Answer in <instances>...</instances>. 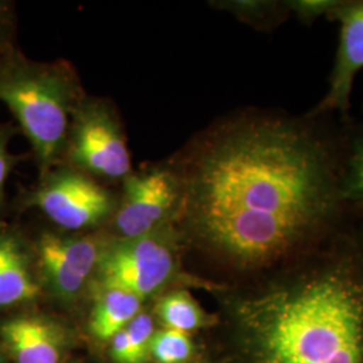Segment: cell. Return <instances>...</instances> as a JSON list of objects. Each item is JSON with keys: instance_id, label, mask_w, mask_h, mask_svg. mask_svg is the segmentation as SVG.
Instances as JSON below:
<instances>
[{"instance_id": "cell-1", "label": "cell", "mask_w": 363, "mask_h": 363, "mask_svg": "<svg viewBox=\"0 0 363 363\" xmlns=\"http://www.w3.org/2000/svg\"><path fill=\"white\" fill-rule=\"evenodd\" d=\"M347 121L253 109L213 124L171 166L181 187L174 223L238 269L340 230L358 218L340 190Z\"/></svg>"}, {"instance_id": "cell-2", "label": "cell", "mask_w": 363, "mask_h": 363, "mask_svg": "<svg viewBox=\"0 0 363 363\" xmlns=\"http://www.w3.org/2000/svg\"><path fill=\"white\" fill-rule=\"evenodd\" d=\"M256 363H363V273L351 257L240 298Z\"/></svg>"}, {"instance_id": "cell-3", "label": "cell", "mask_w": 363, "mask_h": 363, "mask_svg": "<svg viewBox=\"0 0 363 363\" xmlns=\"http://www.w3.org/2000/svg\"><path fill=\"white\" fill-rule=\"evenodd\" d=\"M82 97L66 62L33 61L16 48L0 54V101L31 145L39 177L64 159L72 113Z\"/></svg>"}, {"instance_id": "cell-4", "label": "cell", "mask_w": 363, "mask_h": 363, "mask_svg": "<svg viewBox=\"0 0 363 363\" xmlns=\"http://www.w3.org/2000/svg\"><path fill=\"white\" fill-rule=\"evenodd\" d=\"M167 229L104 244L96 269L99 289H120L144 300L179 279L178 255L171 237H167Z\"/></svg>"}, {"instance_id": "cell-5", "label": "cell", "mask_w": 363, "mask_h": 363, "mask_svg": "<svg viewBox=\"0 0 363 363\" xmlns=\"http://www.w3.org/2000/svg\"><path fill=\"white\" fill-rule=\"evenodd\" d=\"M69 166L91 177L124 181L130 172L125 135L112 104L84 96L76 105L66 142Z\"/></svg>"}, {"instance_id": "cell-6", "label": "cell", "mask_w": 363, "mask_h": 363, "mask_svg": "<svg viewBox=\"0 0 363 363\" xmlns=\"http://www.w3.org/2000/svg\"><path fill=\"white\" fill-rule=\"evenodd\" d=\"M19 208H38L66 232L96 228L112 218L117 201L93 177L70 166H57L19 196Z\"/></svg>"}, {"instance_id": "cell-7", "label": "cell", "mask_w": 363, "mask_h": 363, "mask_svg": "<svg viewBox=\"0 0 363 363\" xmlns=\"http://www.w3.org/2000/svg\"><path fill=\"white\" fill-rule=\"evenodd\" d=\"M123 189L112 216L117 238H139L164 230L174 223L181 187L171 166L132 171L123 181Z\"/></svg>"}, {"instance_id": "cell-8", "label": "cell", "mask_w": 363, "mask_h": 363, "mask_svg": "<svg viewBox=\"0 0 363 363\" xmlns=\"http://www.w3.org/2000/svg\"><path fill=\"white\" fill-rule=\"evenodd\" d=\"M103 247L91 235L40 234L34 253L42 281L57 298L74 300L96 274Z\"/></svg>"}, {"instance_id": "cell-9", "label": "cell", "mask_w": 363, "mask_h": 363, "mask_svg": "<svg viewBox=\"0 0 363 363\" xmlns=\"http://www.w3.org/2000/svg\"><path fill=\"white\" fill-rule=\"evenodd\" d=\"M325 19L339 25L337 54L325 96L310 113L350 120L354 82L363 70V0H339Z\"/></svg>"}, {"instance_id": "cell-10", "label": "cell", "mask_w": 363, "mask_h": 363, "mask_svg": "<svg viewBox=\"0 0 363 363\" xmlns=\"http://www.w3.org/2000/svg\"><path fill=\"white\" fill-rule=\"evenodd\" d=\"M1 342L15 363H60L64 337L60 328L38 315H21L0 325Z\"/></svg>"}, {"instance_id": "cell-11", "label": "cell", "mask_w": 363, "mask_h": 363, "mask_svg": "<svg viewBox=\"0 0 363 363\" xmlns=\"http://www.w3.org/2000/svg\"><path fill=\"white\" fill-rule=\"evenodd\" d=\"M22 235L13 228H0V310L31 303L42 286Z\"/></svg>"}, {"instance_id": "cell-12", "label": "cell", "mask_w": 363, "mask_h": 363, "mask_svg": "<svg viewBox=\"0 0 363 363\" xmlns=\"http://www.w3.org/2000/svg\"><path fill=\"white\" fill-rule=\"evenodd\" d=\"M140 298L125 291L103 288L94 301L91 315V331L100 340H111L140 313Z\"/></svg>"}, {"instance_id": "cell-13", "label": "cell", "mask_w": 363, "mask_h": 363, "mask_svg": "<svg viewBox=\"0 0 363 363\" xmlns=\"http://www.w3.org/2000/svg\"><path fill=\"white\" fill-rule=\"evenodd\" d=\"M340 190L351 214L363 220V123L351 118L345 130Z\"/></svg>"}, {"instance_id": "cell-14", "label": "cell", "mask_w": 363, "mask_h": 363, "mask_svg": "<svg viewBox=\"0 0 363 363\" xmlns=\"http://www.w3.org/2000/svg\"><path fill=\"white\" fill-rule=\"evenodd\" d=\"M210 4L262 33L274 31L292 18L286 0H220Z\"/></svg>"}, {"instance_id": "cell-15", "label": "cell", "mask_w": 363, "mask_h": 363, "mask_svg": "<svg viewBox=\"0 0 363 363\" xmlns=\"http://www.w3.org/2000/svg\"><path fill=\"white\" fill-rule=\"evenodd\" d=\"M156 313L164 328L190 334L208 325L211 320L206 311L189 291L174 289L159 298Z\"/></svg>"}, {"instance_id": "cell-16", "label": "cell", "mask_w": 363, "mask_h": 363, "mask_svg": "<svg viewBox=\"0 0 363 363\" xmlns=\"http://www.w3.org/2000/svg\"><path fill=\"white\" fill-rule=\"evenodd\" d=\"M194 354L190 334L164 328L155 333L150 346V355L157 363H186Z\"/></svg>"}, {"instance_id": "cell-17", "label": "cell", "mask_w": 363, "mask_h": 363, "mask_svg": "<svg viewBox=\"0 0 363 363\" xmlns=\"http://www.w3.org/2000/svg\"><path fill=\"white\" fill-rule=\"evenodd\" d=\"M130 343L132 363H144L150 355L151 340L155 335V325L151 315L140 312L125 328Z\"/></svg>"}, {"instance_id": "cell-18", "label": "cell", "mask_w": 363, "mask_h": 363, "mask_svg": "<svg viewBox=\"0 0 363 363\" xmlns=\"http://www.w3.org/2000/svg\"><path fill=\"white\" fill-rule=\"evenodd\" d=\"M19 128L11 123H0V208L6 201V184L15 166L23 155H15L10 151V144Z\"/></svg>"}, {"instance_id": "cell-19", "label": "cell", "mask_w": 363, "mask_h": 363, "mask_svg": "<svg viewBox=\"0 0 363 363\" xmlns=\"http://www.w3.org/2000/svg\"><path fill=\"white\" fill-rule=\"evenodd\" d=\"M339 0H286V7L303 26L311 27L320 18H325Z\"/></svg>"}, {"instance_id": "cell-20", "label": "cell", "mask_w": 363, "mask_h": 363, "mask_svg": "<svg viewBox=\"0 0 363 363\" xmlns=\"http://www.w3.org/2000/svg\"><path fill=\"white\" fill-rule=\"evenodd\" d=\"M13 6L7 1H0V54L11 50L13 46Z\"/></svg>"}, {"instance_id": "cell-21", "label": "cell", "mask_w": 363, "mask_h": 363, "mask_svg": "<svg viewBox=\"0 0 363 363\" xmlns=\"http://www.w3.org/2000/svg\"><path fill=\"white\" fill-rule=\"evenodd\" d=\"M111 357L116 363H132L130 358V343L125 330L120 331L111 340Z\"/></svg>"}, {"instance_id": "cell-22", "label": "cell", "mask_w": 363, "mask_h": 363, "mask_svg": "<svg viewBox=\"0 0 363 363\" xmlns=\"http://www.w3.org/2000/svg\"><path fill=\"white\" fill-rule=\"evenodd\" d=\"M0 363H4V359H3V355H1V352H0Z\"/></svg>"}]
</instances>
